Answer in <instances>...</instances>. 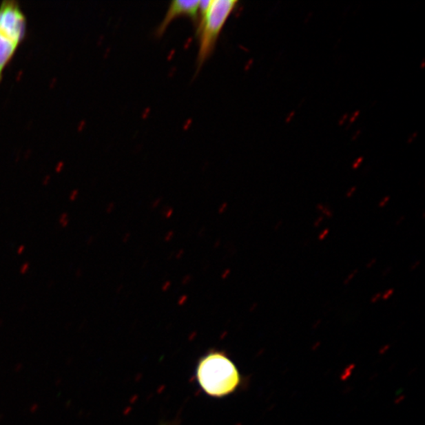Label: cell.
<instances>
[{"instance_id":"cell-1","label":"cell","mask_w":425,"mask_h":425,"mask_svg":"<svg viewBox=\"0 0 425 425\" xmlns=\"http://www.w3.org/2000/svg\"><path fill=\"white\" fill-rule=\"evenodd\" d=\"M198 384L213 397H224L239 387L240 375L235 364L222 352H211L198 362L196 371Z\"/></svg>"},{"instance_id":"cell-2","label":"cell","mask_w":425,"mask_h":425,"mask_svg":"<svg viewBox=\"0 0 425 425\" xmlns=\"http://www.w3.org/2000/svg\"><path fill=\"white\" fill-rule=\"evenodd\" d=\"M237 3L236 0H211L206 12L200 17L197 30L200 37L198 68L211 57L220 32Z\"/></svg>"},{"instance_id":"cell-3","label":"cell","mask_w":425,"mask_h":425,"mask_svg":"<svg viewBox=\"0 0 425 425\" xmlns=\"http://www.w3.org/2000/svg\"><path fill=\"white\" fill-rule=\"evenodd\" d=\"M26 16L16 0L0 4V48L16 52L26 35Z\"/></svg>"},{"instance_id":"cell-4","label":"cell","mask_w":425,"mask_h":425,"mask_svg":"<svg viewBox=\"0 0 425 425\" xmlns=\"http://www.w3.org/2000/svg\"><path fill=\"white\" fill-rule=\"evenodd\" d=\"M200 1H186V0H176L170 3L169 8L165 14L162 23L158 27L156 33L158 37L164 34L168 26L175 19L181 16L189 17L195 21L198 22L200 14Z\"/></svg>"},{"instance_id":"cell-5","label":"cell","mask_w":425,"mask_h":425,"mask_svg":"<svg viewBox=\"0 0 425 425\" xmlns=\"http://www.w3.org/2000/svg\"><path fill=\"white\" fill-rule=\"evenodd\" d=\"M357 273H358V269L353 270V271L349 276H347V277L344 280V286L349 285L353 279H354L356 277V275L357 274Z\"/></svg>"},{"instance_id":"cell-6","label":"cell","mask_w":425,"mask_h":425,"mask_svg":"<svg viewBox=\"0 0 425 425\" xmlns=\"http://www.w3.org/2000/svg\"><path fill=\"white\" fill-rule=\"evenodd\" d=\"M322 216L327 218L329 219L332 218L333 217V211L328 206H324L323 211L322 212Z\"/></svg>"},{"instance_id":"cell-7","label":"cell","mask_w":425,"mask_h":425,"mask_svg":"<svg viewBox=\"0 0 425 425\" xmlns=\"http://www.w3.org/2000/svg\"><path fill=\"white\" fill-rule=\"evenodd\" d=\"M59 222L63 227H66L69 224L68 214L65 213L61 215Z\"/></svg>"},{"instance_id":"cell-8","label":"cell","mask_w":425,"mask_h":425,"mask_svg":"<svg viewBox=\"0 0 425 425\" xmlns=\"http://www.w3.org/2000/svg\"><path fill=\"white\" fill-rule=\"evenodd\" d=\"M394 293H395L394 289H389L388 290H386L382 294V299L384 301L388 300L390 299L391 296H393Z\"/></svg>"},{"instance_id":"cell-9","label":"cell","mask_w":425,"mask_h":425,"mask_svg":"<svg viewBox=\"0 0 425 425\" xmlns=\"http://www.w3.org/2000/svg\"><path fill=\"white\" fill-rule=\"evenodd\" d=\"M174 215V209L172 207H165L163 211V216L165 219L172 218Z\"/></svg>"},{"instance_id":"cell-10","label":"cell","mask_w":425,"mask_h":425,"mask_svg":"<svg viewBox=\"0 0 425 425\" xmlns=\"http://www.w3.org/2000/svg\"><path fill=\"white\" fill-rule=\"evenodd\" d=\"M390 200H391L390 196H384L382 198V200L379 202L378 207L380 208H384L386 206L388 205V203L390 202Z\"/></svg>"},{"instance_id":"cell-11","label":"cell","mask_w":425,"mask_h":425,"mask_svg":"<svg viewBox=\"0 0 425 425\" xmlns=\"http://www.w3.org/2000/svg\"><path fill=\"white\" fill-rule=\"evenodd\" d=\"M330 229L329 228L324 229L321 234L318 236V240L320 241H323L326 239V237L329 234Z\"/></svg>"},{"instance_id":"cell-12","label":"cell","mask_w":425,"mask_h":425,"mask_svg":"<svg viewBox=\"0 0 425 425\" xmlns=\"http://www.w3.org/2000/svg\"><path fill=\"white\" fill-rule=\"evenodd\" d=\"M228 207H229V204L226 202H224L222 204H220L218 209V214H223L226 211H227Z\"/></svg>"},{"instance_id":"cell-13","label":"cell","mask_w":425,"mask_h":425,"mask_svg":"<svg viewBox=\"0 0 425 425\" xmlns=\"http://www.w3.org/2000/svg\"><path fill=\"white\" fill-rule=\"evenodd\" d=\"M174 236H175L174 231L170 230V231H167V234H165V236H164V241L165 242H169V241L172 240V239L174 238Z\"/></svg>"},{"instance_id":"cell-14","label":"cell","mask_w":425,"mask_h":425,"mask_svg":"<svg viewBox=\"0 0 425 425\" xmlns=\"http://www.w3.org/2000/svg\"><path fill=\"white\" fill-rule=\"evenodd\" d=\"M191 280H192V276L190 274H187L183 278H182L181 284L182 285L185 286V285L189 284Z\"/></svg>"},{"instance_id":"cell-15","label":"cell","mask_w":425,"mask_h":425,"mask_svg":"<svg viewBox=\"0 0 425 425\" xmlns=\"http://www.w3.org/2000/svg\"><path fill=\"white\" fill-rule=\"evenodd\" d=\"M382 292H377V293L373 295L371 298L372 303H377L378 301L382 300Z\"/></svg>"},{"instance_id":"cell-16","label":"cell","mask_w":425,"mask_h":425,"mask_svg":"<svg viewBox=\"0 0 425 425\" xmlns=\"http://www.w3.org/2000/svg\"><path fill=\"white\" fill-rule=\"evenodd\" d=\"M163 201V198L162 197H158L156 198V200H154L152 203V208L154 209H156L157 207H159L160 204H161Z\"/></svg>"},{"instance_id":"cell-17","label":"cell","mask_w":425,"mask_h":425,"mask_svg":"<svg viewBox=\"0 0 425 425\" xmlns=\"http://www.w3.org/2000/svg\"><path fill=\"white\" fill-rule=\"evenodd\" d=\"M171 286H172V282H171L170 280L165 281V282L162 286V291L163 292L168 291L171 288Z\"/></svg>"},{"instance_id":"cell-18","label":"cell","mask_w":425,"mask_h":425,"mask_svg":"<svg viewBox=\"0 0 425 425\" xmlns=\"http://www.w3.org/2000/svg\"><path fill=\"white\" fill-rule=\"evenodd\" d=\"M377 262V258H373L371 259V260H369L367 263H366V269H371L373 268L375 265H376Z\"/></svg>"},{"instance_id":"cell-19","label":"cell","mask_w":425,"mask_h":425,"mask_svg":"<svg viewBox=\"0 0 425 425\" xmlns=\"http://www.w3.org/2000/svg\"><path fill=\"white\" fill-rule=\"evenodd\" d=\"M187 300H189V296H187V295L181 296L179 298V300H178V305L179 306L185 305V303L187 302Z\"/></svg>"},{"instance_id":"cell-20","label":"cell","mask_w":425,"mask_h":425,"mask_svg":"<svg viewBox=\"0 0 425 425\" xmlns=\"http://www.w3.org/2000/svg\"><path fill=\"white\" fill-rule=\"evenodd\" d=\"M324 217L321 215L318 218L316 219L315 222L313 223L314 228L319 227L320 225L324 222Z\"/></svg>"},{"instance_id":"cell-21","label":"cell","mask_w":425,"mask_h":425,"mask_svg":"<svg viewBox=\"0 0 425 425\" xmlns=\"http://www.w3.org/2000/svg\"><path fill=\"white\" fill-rule=\"evenodd\" d=\"M356 191H357V187L356 186L351 187V189L349 191H347L346 194V198L352 197L353 195L355 194Z\"/></svg>"},{"instance_id":"cell-22","label":"cell","mask_w":425,"mask_h":425,"mask_svg":"<svg viewBox=\"0 0 425 425\" xmlns=\"http://www.w3.org/2000/svg\"><path fill=\"white\" fill-rule=\"evenodd\" d=\"M230 274H231V269H226L224 270L222 275H220V278H222V280L227 279L229 277Z\"/></svg>"},{"instance_id":"cell-23","label":"cell","mask_w":425,"mask_h":425,"mask_svg":"<svg viewBox=\"0 0 425 425\" xmlns=\"http://www.w3.org/2000/svg\"><path fill=\"white\" fill-rule=\"evenodd\" d=\"M30 269V264L29 263H25L24 265H22V267H21L20 269V272L22 274H25L28 270H29Z\"/></svg>"},{"instance_id":"cell-24","label":"cell","mask_w":425,"mask_h":425,"mask_svg":"<svg viewBox=\"0 0 425 425\" xmlns=\"http://www.w3.org/2000/svg\"><path fill=\"white\" fill-rule=\"evenodd\" d=\"M421 260H417L415 263H413L411 267V271H415V270L421 266Z\"/></svg>"},{"instance_id":"cell-25","label":"cell","mask_w":425,"mask_h":425,"mask_svg":"<svg viewBox=\"0 0 425 425\" xmlns=\"http://www.w3.org/2000/svg\"><path fill=\"white\" fill-rule=\"evenodd\" d=\"M115 208L114 203H110L107 207L106 211L107 214H112Z\"/></svg>"},{"instance_id":"cell-26","label":"cell","mask_w":425,"mask_h":425,"mask_svg":"<svg viewBox=\"0 0 425 425\" xmlns=\"http://www.w3.org/2000/svg\"><path fill=\"white\" fill-rule=\"evenodd\" d=\"M185 255V250L180 249L178 252L176 253L175 258L179 260V259L182 258Z\"/></svg>"},{"instance_id":"cell-27","label":"cell","mask_w":425,"mask_h":425,"mask_svg":"<svg viewBox=\"0 0 425 425\" xmlns=\"http://www.w3.org/2000/svg\"><path fill=\"white\" fill-rule=\"evenodd\" d=\"M391 270H393V267H391L386 268L382 273V277H387V276L391 273Z\"/></svg>"},{"instance_id":"cell-28","label":"cell","mask_w":425,"mask_h":425,"mask_svg":"<svg viewBox=\"0 0 425 425\" xmlns=\"http://www.w3.org/2000/svg\"><path fill=\"white\" fill-rule=\"evenodd\" d=\"M77 195H79V191H74L72 192V194L70 196V200L71 201L76 200V198H77V196H79Z\"/></svg>"},{"instance_id":"cell-29","label":"cell","mask_w":425,"mask_h":425,"mask_svg":"<svg viewBox=\"0 0 425 425\" xmlns=\"http://www.w3.org/2000/svg\"><path fill=\"white\" fill-rule=\"evenodd\" d=\"M130 238H131V234L127 233L123 236V242H125V244H126V242H128L129 241Z\"/></svg>"},{"instance_id":"cell-30","label":"cell","mask_w":425,"mask_h":425,"mask_svg":"<svg viewBox=\"0 0 425 425\" xmlns=\"http://www.w3.org/2000/svg\"><path fill=\"white\" fill-rule=\"evenodd\" d=\"M404 220H405V216L404 215H402V216H401L398 220H397L395 225L400 226L402 222H404Z\"/></svg>"},{"instance_id":"cell-31","label":"cell","mask_w":425,"mask_h":425,"mask_svg":"<svg viewBox=\"0 0 425 425\" xmlns=\"http://www.w3.org/2000/svg\"><path fill=\"white\" fill-rule=\"evenodd\" d=\"M324 206L325 205H324L323 203H318L316 208L320 213H322L323 211Z\"/></svg>"},{"instance_id":"cell-32","label":"cell","mask_w":425,"mask_h":425,"mask_svg":"<svg viewBox=\"0 0 425 425\" xmlns=\"http://www.w3.org/2000/svg\"><path fill=\"white\" fill-rule=\"evenodd\" d=\"M282 224H283V220H279L278 224L275 225L274 229L275 230L279 229L281 227V226H282Z\"/></svg>"},{"instance_id":"cell-33","label":"cell","mask_w":425,"mask_h":425,"mask_svg":"<svg viewBox=\"0 0 425 425\" xmlns=\"http://www.w3.org/2000/svg\"><path fill=\"white\" fill-rule=\"evenodd\" d=\"M24 251H25V246H21V247L19 248V250H18V253H19V255H21V253H23V252H24Z\"/></svg>"},{"instance_id":"cell-34","label":"cell","mask_w":425,"mask_h":425,"mask_svg":"<svg viewBox=\"0 0 425 425\" xmlns=\"http://www.w3.org/2000/svg\"><path fill=\"white\" fill-rule=\"evenodd\" d=\"M220 245V240H217L216 241H215L214 245V248H218L219 246Z\"/></svg>"}]
</instances>
